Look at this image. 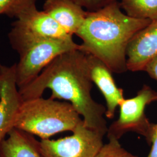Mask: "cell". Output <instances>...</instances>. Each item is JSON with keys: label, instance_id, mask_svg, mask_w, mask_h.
<instances>
[{"label": "cell", "instance_id": "cell-4", "mask_svg": "<svg viewBox=\"0 0 157 157\" xmlns=\"http://www.w3.org/2000/svg\"><path fill=\"white\" fill-rule=\"evenodd\" d=\"M11 47L21 56L30 47L47 39L72 37L50 16L36 6L16 19L8 33Z\"/></svg>", "mask_w": 157, "mask_h": 157}, {"label": "cell", "instance_id": "cell-5", "mask_svg": "<svg viewBox=\"0 0 157 157\" xmlns=\"http://www.w3.org/2000/svg\"><path fill=\"white\" fill-rule=\"evenodd\" d=\"M157 101V91L144 84L137 95L124 99L119 107L118 119L108 127L107 137L119 140L128 132H135L143 136L151 145L155 124L150 122L145 113L147 105Z\"/></svg>", "mask_w": 157, "mask_h": 157}, {"label": "cell", "instance_id": "cell-6", "mask_svg": "<svg viewBox=\"0 0 157 157\" xmlns=\"http://www.w3.org/2000/svg\"><path fill=\"white\" fill-rule=\"evenodd\" d=\"M80 49L72 37L47 39L30 47L19 56L16 66V82L18 89L32 83L57 56L70 51Z\"/></svg>", "mask_w": 157, "mask_h": 157}, {"label": "cell", "instance_id": "cell-16", "mask_svg": "<svg viewBox=\"0 0 157 157\" xmlns=\"http://www.w3.org/2000/svg\"><path fill=\"white\" fill-rule=\"evenodd\" d=\"M87 11H95L118 0H72Z\"/></svg>", "mask_w": 157, "mask_h": 157}, {"label": "cell", "instance_id": "cell-15", "mask_svg": "<svg viewBox=\"0 0 157 157\" xmlns=\"http://www.w3.org/2000/svg\"><path fill=\"white\" fill-rule=\"evenodd\" d=\"M95 157H139L126 150L121 145L119 140L114 138L108 139Z\"/></svg>", "mask_w": 157, "mask_h": 157}, {"label": "cell", "instance_id": "cell-7", "mask_svg": "<svg viewBox=\"0 0 157 157\" xmlns=\"http://www.w3.org/2000/svg\"><path fill=\"white\" fill-rule=\"evenodd\" d=\"M104 135L86 128L83 121L72 135L57 140L40 141L41 157H95L104 145Z\"/></svg>", "mask_w": 157, "mask_h": 157}, {"label": "cell", "instance_id": "cell-2", "mask_svg": "<svg viewBox=\"0 0 157 157\" xmlns=\"http://www.w3.org/2000/svg\"><path fill=\"white\" fill-rule=\"evenodd\" d=\"M151 22L129 17L116 1L87 11L76 35L82 40L80 50L100 59L112 72L122 73L128 71L126 50L130 40Z\"/></svg>", "mask_w": 157, "mask_h": 157}, {"label": "cell", "instance_id": "cell-13", "mask_svg": "<svg viewBox=\"0 0 157 157\" xmlns=\"http://www.w3.org/2000/svg\"><path fill=\"white\" fill-rule=\"evenodd\" d=\"M120 6L129 17L151 21L157 20V0H121Z\"/></svg>", "mask_w": 157, "mask_h": 157}, {"label": "cell", "instance_id": "cell-8", "mask_svg": "<svg viewBox=\"0 0 157 157\" xmlns=\"http://www.w3.org/2000/svg\"><path fill=\"white\" fill-rule=\"evenodd\" d=\"M16 66L0 63V144L11 129L23 102L16 82Z\"/></svg>", "mask_w": 157, "mask_h": 157}, {"label": "cell", "instance_id": "cell-12", "mask_svg": "<svg viewBox=\"0 0 157 157\" xmlns=\"http://www.w3.org/2000/svg\"><path fill=\"white\" fill-rule=\"evenodd\" d=\"M0 144V157H41L40 141L33 135L13 128Z\"/></svg>", "mask_w": 157, "mask_h": 157}, {"label": "cell", "instance_id": "cell-9", "mask_svg": "<svg viewBox=\"0 0 157 157\" xmlns=\"http://www.w3.org/2000/svg\"><path fill=\"white\" fill-rule=\"evenodd\" d=\"M157 56V20L135 34L126 50L127 68L132 72L144 71L147 63Z\"/></svg>", "mask_w": 157, "mask_h": 157}, {"label": "cell", "instance_id": "cell-17", "mask_svg": "<svg viewBox=\"0 0 157 157\" xmlns=\"http://www.w3.org/2000/svg\"><path fill=\"white\" fill-rule=\"evenodd\" d=\"M144 71L148 73L152 78L157 81V56L147 63Z\"/></svg>", "mask_w": 157, "mask_h": 157}, {"label": "cell", "instance_id": "cell-3", "mask_svg": "<svg viewBox=\"0 0 157 157\" xmlns=\"http://www.w3.org/2000/svg\"><path fill=\"white\" fill-rule=\"evenodd\" d=\"M82 122L83 119L71 103L40 97L23 101L13 128L45 140L59 133L72 132Z\"/></svg>", "mask_w": 157, "mask_h": 157}, {"label": "cell", "instance_id": "cell-1", "mask_svg": "<svg viewBox=\"0 0 157 157\" xmlns=\"http://www.w3.org/2000/svg\"><path fill=\"white\" fill-rule=\"evenodd\" d=\"M92 87L86 53L78 49L57 56L19 91L23 101L42 97L46 89H50V98L68 101L83 117L86 128L105 135L108 129L106 108L92 98Z\"/></svg>", "mask_w": 157, "mask_h": 157}, {"label": "cell", "instance_id": "cell-18", "mask_svg": "<svg viewBox=\"0 0 157 157\" xmlns=\"http://www.w3.org/2000/svg\"><path fill=\"white\" fill-rule=\"evenodd\" d=\"M151 145L152 146L151 150L147 157H157V124H155Z\"/></svg>", "mask_w": 157, "mask_h": 157}, {"label": "cell", "instance_id": "cell-11", "mask_svg": "<svg viewBox=\"0 0 157 157\" xmlns=\"http://www.w3.org/2000/svg\"><path fill=\"white\" fill-rule=\"evenodd\" d=\"M43 11L71 36L78 32L87 12L72 0H46Z\"/></svg>", "mask_w": 157, "mask_h": 157}, {"label": "cell", "instance_id": "cell-14", "mask_svg": "<svg viewBox=\"0 0 157 157\" xmlns=\"http://www.w3.org/2000/svg\"><path fill=\"white\" fill-rule=\"evenodd\" d=\"M37 0H0V15L17 18L23 13L36 6Z\"/></svg>", "mask_w": 157, "mask_h": 157}, {"label": "cell", "instance_id": "cell-10", "mask_svg": "<svg viewBox=\"0 0 157 157\" xmlns=\"http://www.w3.org/2000/svg\"><path fill=\"white\" fill-rule=\"evenodd\" d=\"M86 56L91 80L100 90L106 101L105 117L112 119L117 108L124 99V90L117 86L113 72L104 62L91 54L86 53Z\"/></svg>", "mask_w": 157, "mask_h": 157}]
</instances>
